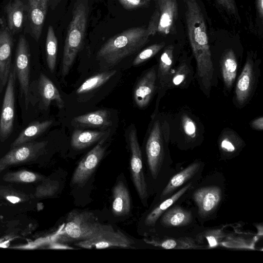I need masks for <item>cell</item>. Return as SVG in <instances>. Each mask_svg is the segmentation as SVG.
I'll return each instance as SVG.
<instances>
[{"label":"cell","mask_w":263,"mask_h":263,"mask_svg":"<svg viewBox=\"0 0 263 263\" xmlns=\"http://www.w3.org/2000/svg\"><path fill=\"white\" fill-rule=\"evenodd\" d=\"M187 34L196 62V76L203 92L209 96L214 67L203 13L196 0H184Z\"/></svg>","instance_id":"6da1fadb"},{"label":"cell","mask_w":263,"mask_h":263,"mask_svg":"<svg viewBox=\"0 0 263 263\" xmlns=\"http://www.w3.org/2000/svg\"><path fill=\"white\" fill-rule=\"evenodd\" d=\"M149 36L145 27L129 28L107 40L98 50L97 57L109 65L116 64L140 49Z\"/></svg>","instance_id":"7a4b0ae2"},{"label":"cell","mask_w":263,"mask_h":263,"mask_svg":"<svg viewBox=\"0 0 263 263\" xmlns=\"http://www.w3.org/2000/svg\"><path fill=\"white\" fill-rule=\"evenodd\" d=\"M72 12V18L68 27L63 49V77L68 73L83 44L89 15L88 0H77Z\"/></svg>","instance_id":"3957f363"},{"label":"cell","mask_w":263,"mask_h":263,"mask_svg":"<svg viewBox=\"0 0 263 263\" xmlns=\"http://www.w3.org/2000/svg\"><path fill=\"white\" fill-rule=\"evenodd\" d=\"M146 143L148 165L154 178H156L162 166L171 135L170 122L155 114Z\"/></svg>","instance_id":"277c9868"},{"label":"cell","mask_w":263,"mask_h":263,"mask_svg":"<svg viewBox=\"0 0 263 263\" xmlns=\"http://www.w3.org/2000/svg\"><path fill=\"white\" fill-rule=\"evenodd\" d=\"M66 222L59 233L60 240L63 242L89 239L104 225L93 213L75 210L68 213Z\"/></svg>","instance_id":"5b68a950"},{"label":"cell","mask_w":263,"mask_h":263,"mask_svg":"<svg viewBox=\"0 0 263 263\" xmlns=\"http://www.w3.org/2000/svg\"><path fill=\"white\" fill-rule=\"evenodd\" d=\"M260 75L259 63L252 54H248L236 84L234 99L238 107L246 105L257 87Z\"/></svg>","instance_id":"8992f818"},{"label":"cell","mask_w":263,"mask_h":263,"mask_svg":"<svg viewBox=\"0 0 263 263\" xmlns=\"http://www.w3.org/2000/svg\"><path fill=\"white\" fill-rule=\"evenodd\" d=\"M178 15L177 0H163L154 12L147 30L149 35L159 33L168 35L175 32Z\"/></svg>","instance_id":"52a82bcc"},{"label":"cell","mask_w":263,"mask_h":263,"mask_svg":"<svg viewBox=\"0 0 263 263\" xmlns=\"http://www.w3.org/2000/svg\"><path fill=\"white\" fill-rule=\"evenodd\" d=\"M134 241L121 231L115 230L110 225L104 226L89 239L77 242L80 248L102 249L112 247L130 248Z\"/></svg>","instance_id":"ba28073f"},{"label":"cell","mask_w":263,"mask_h":263,"mask_svg":"<svg viewBox=\"0 0 263 263\" xmlns=\"http://www.w3.org/2000/svg\"><path fill=\"white\" fill-rule=\"evenodd\" d=\"M47 141L29 142L12 149L0 159V173L9 166L36 159L45 151Z\"/></svg>","instance_id":"9c48e42d"},{"label":"cell","mask_w":263,"mask_h":263,"mask_svg":"<svg viewBox=\"0 0 263 263\" xmlns=\"http://www.w3.org/2000/svg\"><path fill=\"white\" fill-rule=\"evenodd\" d=\"M128 140L131 153L130 166L133 182L141 200L144 201L148 197L147 188L144 175L141 151L135 128L130 130Z\"/></svg>","instance_id":"30bf717a"},{"label":"cell","mask_w":263,"mask_h":263,"mask_svg":"<svg viewBox=\"0 0 263 263\" xmlns=\"http://www.w3.org/2000/svg\"><path fill=\"white\" fill-rule=\"evenodd\" d=\"M16 77L14 66L9 75L0 117V140L2 142L8 139L13 128Z\"/></svg>","instance_id":"8fae6325"},{"label":"cell","mask_w":263,"mask_h":263,"mask_svg":"<svg viewBox=\"0 0 263 263\" xmlns=\"http://www.w3.org/2000/svg\"><path fill=\"white\" fill-rule=\"evenodd\" d=\"M30 53L26 37L21 35L18 39L15 53V68L21 89L24 96L26 109L29 104Z\"/></svg>","instance_id":"7c38bea8"},{"label":"cell","mask_w":263,"mask_h":263,"mask_svg":"<svg viewBox=\"0 0 263 263\" xmlns=\"http://www.w3.org/2000/svg\"><path fill=\"white\" fill-rule=\"evenodd\" d=\"M105 151L101 141L82 158L72 176L71 182L73 185L82 186L85 184L102 160Z\"/></svg>","instance_id":"4fadbf2b"},{"label":"cell","mask_w":263,"mask_h":263,"mask_svg":"<svg viewBox=\"0 0 263 263\" xmlns=\"http://www.w3.org/2000/svg\"><path fill=\"white\" fill-rule=\"evenodd\" d=\"M175 47L173 45L165 47L162 52L157 67L156 113L159 101L168 90V85L175 67Z\"/></svg>","instance_id":"5bb4252c"},{"label":"cell","mask_w":263,"mask_h":263,"mask_svg":"<svg viewBox=\"0 0 263 263\" xmlns=\"http://www.w3.org/2000/svg\"><path fill=\"white\" fill-rule=\"evenodd\" d=\"M193 198L198 207L199 215L205 217L214 212L219 205L222 199V191L218 186H204L197 190Z\"/></svg>","instance_id":"9a60e30c"},{"label":"cell","mask_w":263,"mask_h":263,"mask_svg":"<svg viewBox=\"0 0 263 263\" xmlns=\"http://www.w3.org/2000/svg\"><path fill=\"white\" fill-rule=\"evenodd\" d=\"M157 67L155 66L149 69L135 87L134 99L140 108L146 107L157 91Z\"/></svg>","instance_id":"2e32d148"},{"label":"cell","mask_w":263,"mask_h":263,"mask_svg":"<svg viewBox=\"0 0 263 263\" xmlns=\"http://www.w3.org/2000/svg\"><path fill=\"white\" fill-rule=\"evenodd\" d=\"M13 40L11 33L5 26L0 29V80L3 87L7 83L11 70Z\"/></svg>","instance_id":"e0dca14e"},{"label":"cell","mask_w":263,"mask_h":263,"mask_svg":"<svg viewBox=\"0 0 263 263\" xmlns=\"http://www.w3.org/2000/svg\"><path fill=\"white\" fill-rule=\"evenodd\" d=\"M194 78L193 68L190 59H180L171 78L168 90L176 88H187Z\"/></svg>","instance_id":"ac0fdd59"},{"label":"cell","mask_w":263,"mask_h":263,"mask_svg":"<svg viewBox=\"0 0 263 263\" xmlns=\"http://www.w3.org/2000/svg\"><path fill=\"white\" fill-rule=\"evenodd\" d=\"M131 200L129 191L122 181L118 182L112 189L111 210L116 216H125L129 213Z\"/></svg>","instance_id":"d6986e66"},{"label":"cell","mask_w":263,"mask_h":263,"mask_svg":"<svg viewBox=\"0 0 263 263\" xmlns=\"http://www.w3.org/2000/svg\"><path fill=\"white\" fill-rule=\"evenodd\" d=\"M39 92L43 103L48 107L54 102L59 108L64 107V102L57 88L52 82L44 74L41 73L38 83Z\"/></svg>","instance_id":"ffe728a7"},{"label":"cell","mask_w":263,"mask_h":263,"mask_svg":"<svg viewBox=\"0 0 263 263\" xmlns=\"http://www.w3.org/2000/svg\"><path fill=\"white\" fill-rule=\"evenodd\" d=\"M220 66L224 89L231 91L238 70L237 61L232 49H229L224 52L221 58Z\"/></svg>","instance_id":"44dd1931"},{"label":"cell","mask_w":263,"mask_h":263,"mask_svg":"<svg viewBox=\"0 0 263 263\" xmlns=\"http://www.w3.org/2000/svg\"><path fill=\"white\" fill-rule=\"evenodd\" d=\"M218 143L221 154L225 157L237 154L245 144L241 137L231 129L223 130L219 137Z\"/></svg>","instance_id":"7402d4cb"},{"label":"cell","mask_w":263,"mask_h":263,"mask_svg":"<svg viewBox=\"0 0 263 263\" xmlns=\"http://www.w3.org/2000/svg\"><path fill=\"white\" fill-rule=\"evenodd\" d=\"M200 164L194 162L184 169L174 175L163 189L161 197L162 198L170 196L178 188L191 179L198 171Z\"/></svg>","instance_id":"603a6c76"},{"label":"cell","mask_w":263,"mask_h":263,"mask_svg":"<svg viewBox=\"0 0 263 263\" xmlns=\"http://www.w3.org/2000/svg\"><path fill=\"white\" fill-rule=\"evenodd\" d=\"M25 6L22 0H12L5 7L8 26L11 33L15 34L22 28Z\"/></svg>","instance_id":"cb8c5ba5"},{"label":"cell","mask_w":263,"mask_h":263,"mask_svg":"<svg viewBox=\"0 0 263 263\" xmlns=\"http://www.w3.org/2000/svg\"><path fill=\"white\" fill-rule=\"evenodd\" d=\"M53 123L52 120L35 121L25 128L11 145L14 148L27 142H31L43 133Z\"/></svg>","instance_id":"d4e9b609"},{"label":"cell","mask_w":263,"mask_h":263,"mask_svg":"<svg viewBox=\"0 0 263 263\" xmlns=\"http://www.w3.org/2000/svg\"><path fill=\"white\" fill-rule=\"evenodd\" d=\"M192 220L191 213L180 206L166 210L162 216L161 222L165 227H179L189 224Z\"/></svg>","instance_id":"484cf974"},{"label":"cell","mask_w":263,"mask_h":263,"mask_svg":"<svg viewBox=\"0 0 263 263\" xmlns=\"http://www.w3.org/2000/svg\"><path fill=\"white\" fill-rule=\"evenodd\" d=\"M191 186L192 183L187 184L153 209L146 216L144 220L145 224L147 226H154L159 218L189 190Z\"/></svg>","instance_id":"4316f807"},{"label":"cell","mask_w":263,"mask_h":263,"mask_svg":"<svg viewBox=\"0 0 263 263\" xmlns=\"http://www.w3.org/2000/svg\"><path fill=\"white\" fill-rule=\"evenodd\" d=\"M76 123L85 126L105 127L111 124L109 112L106 109H100L75 117Z\"/></svg>","instance_id":"83f0119b"},{"label":"cell","mask_w":263,"mask_h":263,"mask_svg":"<svg viewBox=\"0 0 263 263\" xmlns=\"http://www.w3.org/2000/svg\"><path fill=\"white\" fill-rule=\"evenodd\" d=\"M105 134L104 132L77 129L72 134L71 144L75 149H82L99 140Z\"/></svg>","instance_id":"f1b7e54d"},{"label":"cell","mask_w":263,"mask_h":263,"mask_svg":"<svg viewBox=\"0 0 263 263\" xmlns=\"http://www.w3.org/2000/svg\"><path fill=\"white\" fill-rule=\"evenodd\" d=\"M29 6L30 28L33 37L37 41L42 34L46 13L41 8L40 5Z\"/></svg>","instance_id":"f546056e"},{"label":"cell","mask_w":263,"mask_h":263,"mask_svg":"<svg viewBox=\"0 0 263 263\" xmlns=\"http://www.w3.org/2000/svg\"><path fill=\"white\" fill-rule=\"evenodd\" d=\"M116 73V70L105 71L90 77L77 89V93H85L95 89L107 82Z\"/></svg>","instance_id":"4dcf8cb0"},{"label":"cell","mask_w":263,"mask_h":263,"mask_svg":"<svg viewBox=\"0 0 263 263\" xmlns=\"http://www.w3.org/2000/svg\"><path fill=\"white\" fill-rule=\"evenodd\" d=\"M58 41L51 26L48 28L46 40V61L51 72H53L56 65Z\"/></svg>","instance_id":"1f68e13d"},{"label":"cell","mask_w":263,"mask_h":263,"mask_svg":"<svg viewBox=\"0 0 263 263\" xmlns=\"http://www.w3.org/2000/svg\"><path fill=\"white\" fill-rule=\"evenodd\" d=\"M181 130L189 141L196 140L200 135L197 122L189 113H182L180 120Z\"/></svg>","instance_id":"d6a6232c"},{"label":"cell","mask_w":263,"mask_h":263,"mask_svg":"<svg viewBox=\"0 0 263 263\" xmlns=\"http://www.w3.org/2000/svg\"><path fill=\"white\" fill-rule=\"evenodd\" d=\"M44 179L43 176L26 170L8 172L3 176V180L5 181L11 182L31 183Z\"/></svg>","instance_id":"836d02e7"},{"label":"cell","mask_w":263,"mask_h":263,"mask_svg":"<svg viewBox=\"0 0 263 263\" xmlns=\"http://www.w3.org/2000/svg\"><path fill=\"white\" fill-rule=\"evenodd\" d=\"M155 246H159L165 249H187L197 247L194 240L191 238L167 239Z\"/></svg>","instance_id":"e575fe53"},{"label":"cell","mask_w":263,"mask_h":263,"mask_svg":"<svg viewBox=\"0 0 263 263\" xmlns=\"http://www.w3.org/2000/svg\"><path fill=\"white\" fill-rule=\"evenodd\" d=\"M59 189V183L56 180L49 179L43 180L36 189L35 196L43 198L53 196Z\"/></svg>","instance_id":"d590c367"},{"label":"cell","mask_w":263,"mask_h":263,"mask_svg":"<svg viewBox=\"0 0 263 263\" xmlns=\"http://www.w3.org/2000/svg\"><path fill=\"white\" fill-rule=\"evenodd\" d=\"M165 43L161 42L153 44L141 51L135 58L133 65H138L151 59L158 53L165 46Z\"/></svg>","instance_id":"8d00e7d4"},{"label":"cell","mask_w":263,"mask_h":263,"mask_svg":"<svg viewBox=\"0 0 263 263\" xmlns=\"http://www.w3.org/2000/svg\"><path fill=\"white\" fill-rule=\"evenodd\" d=\"M118 1L127 10L135 9L144 7L149 3L146 0H118Z\"/></svg>","instance_id":"74e56055"},{"label":"cell","mask_w":263,"mask_h":263,"mask_svg":"<svg viewBox=\"0 0 263 263\" xmlns=\"http://www.w3.org/2000/svg\"><path fill=\"white\" fill-rule=\"evenodd\" d=\"M218 4L224 8L228 13L238 16L235 0H216Z\"/></svg>","instance_id":"f35d334b"},{"label":"cell","mask_w":263,"mask_h":263,"mask_svg":"<svg viewBox=\"0 0 263 263\" xmlns=\"http://www.w3.org/2000/svg\"><path fill=\"white\" fill-rule=\"evenodd\" d=\"M59 0H40V6L46 14L49 6L53 7L59 2Z\"/></svg>","instance_id":"ab89813d"},{"label":"cell","mask_w":263,"mask_h":263,"mask_svg":"<svg viewBox=\"0 0 263 263\" xmlns=\"http://www.w3.org/2000/svg\"><path fill=\"white\" fill-rule=\"evenodd\" d=\"M250 126L254 129L262 130L263 129V117H258L250 123Z\"/></svg>","instance_id":"60d3db41"},{"label":"cell","mask_w":263,"mask_h":263,"mask_svg":"<svg viewBox=\"0 0 263 263\" xmlns=\"http://www.w3.org/2000/svg\"><path fill=\"white\" fill-rule=\"evenodd\" d=\"M5 198L12 203H17L22 201V198L16 193H8L5 195Z\"/></svg>","instance_id":"b9f144b4"},{"label":"cell","mask_w":263,"mask_h":263,"mask_svg":"<svg viewBox=\"0 0 263 263\" xmlns=\"http://www.w3.org/2000/svg\"><path fill=\"white\" fill-rule=\"evenodd\" d=\"M256 8L259 17L262 19L263 16V0H256Z\"/></svg>","instance_id":"7bdbcfd3"},{"label":"cell","mask_w":263,"mask_h":263,"mask_svg":"<svg viewBox=\"0 0 263 263\" xmlns=\"http://www.w3.org/2000/svg\"><path fill=\"white\" fill-rule=\"evenodd\" d=\"M51 247H51L52 248L57 249L67 250V249H73V248H72L69 246H67V245H66L64 244H62V243H54L51 246Z\"/></svg>","instance_id":"ee69618b"},{"label":"cell","mask_w":263,"mask_h":263,"mask_svg":"<svg viewBox=\"0 0 263 263\" xmlns=\"http://www.w3.org/2000/svg\"><path fill=\"white\" fill-rule=\"evenodd\" d=\"M29 5H40V0H28Z\"/></svg>","instance_id":"f6af8a7d"},{"label":"cell","mask_w":263,"mask_h":263,"mask_svg":"<svg viewBox=\"0 0 263 263\" xmlns=\"http://www.w3.org/2000/svg\"><path fill=\"white\" fill-rule=\"evenodd\" d=\"M163 0H158V4H159L161 2H162Z\"/></svg>","instance_id":"bcb514c9"},{"label":"cell","mask_w":263,"mask_h":263,"mask_svg":"<svg viewBox=\"0 0 263 263\" xmlns=\"http://www.w3.org/2000/svg\"><path fill=\"white\" fill-rule=\"evenodd\" d=\"M146 1H147L148 2H149L150 0H146Z\"/></svg>","instance_id":"7dc6e473"}]
</instances>
